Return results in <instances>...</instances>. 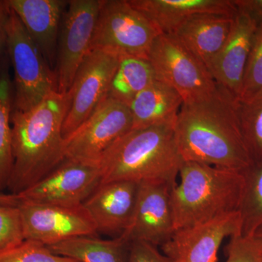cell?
<instances>
[{"instance_id":"1","label":"cell","mask_w":262,"mask_h":262,"mask_svg":"<svg viewBox=\"0 0 262 262\" xmlns=\"http://www.w3.org/2000/svg\"><path fill=\"white\" fill-rule=\"evenodd\" d=\"M237 105V98L219 84L208 97L183 103L176 120L175 134L184 161L241 173L252 166Z\"/></svg>"},{"instance_id":"2","label":"cell","mask_w":262,"mask_h":262,"mask_svg":"<svg viewBox=\"0 0 262 262\" xmlns=\"http://www.w3.org/2000/svg\"><path fill=\"white\" fill-rule=\"evenodd\" d=\"M67 110V95L58 91L29 111L13 110L10 194L17 195L34 185L66 159L63 125Z\"/></svg>"},{"instance_id":"3","label":"cell","mask_w":262,"mask_h":262,"mask_svg":"<svg viewBox=\"0 0 262 262\" xmlns=\"http://www.w3.org/2000/svg\"><path fill=\"white\" fill-rule=\"evenodd\" d=\"M175 122L131 129L119 138L98 162L101 183H177L184 160L179 151Z\"/></svg>"},{"instance_id":"4","label":"cell","mask_w":262,"mask_h":262,"mask_svg":"<svg viewBox=\"0 0 262 262\" xmlns=\"http://www.w3.org/2000/svg\"><path fill=\"white\" fill-rule=\"evenodd\" d=\"M179 175L181 182L171 192L176 230L239 211L244 173L184 161Z\"/></svg>"},{"instance_id":"5","label":"cell","mask_w":262,"mask_h":262,"mask_svg":"<svg viewBox=\"0 0 262 262\" xmlns=\"http://www.w3.org/2000/svg\"><path fill=\"white\" fill-rule=\"evenodd\" d=\"M6 47L14 72L13 110L29 111L58 91L56 72L10 8Z\"/></svg>"},{"instance_id":"6","label":"cell","mask_w":262,"mask_h":262,"mask_svg":"<svg viewBox=\"0 0 262 262\" xmlns=\"http://www.w3.org/2000/svg\"><path fill=\"white\" fill-rule=\"evenodd\" d=\"M156 27L128 0H103L91 50L108 52L120 58L147 59L155 39Z\"/></svg>"},{"instance_id":"7","label":"cell","mask_w":262,"mask_h":262,"mask_svg":"<svg viewBox=\"0 0 262 262\" xmlns=\"http://www.w3.org/2000/svg\"><path fill=\"white\" fill-rule=\"evenodd\" d=\"M148 60L156 80L175 89L184 103L211 96L217 83L206 66L173 34H160L150 50Z\"/></svg>"},{"instance_id":"8","label":"cell","mask_w":262,"mask_h":262,"mask_svg":"<svg viewBox=\"0 0 262 262\" xmlns=\"http://www.w3.org/2000/svg\"><path fill=\"white\" fill-rule=\"evenodd\" d=\"M132 127L128 106L108 94L80 126L65 138V158L98 163L103 153Z\"/></svg>"},{"instance_id":"9","label":"cell","mask_w":262,"mask_h":262,"mask_svg":"<svg viewBox=\"0 0 262 262\" xmlns=\"http://www.w3.org/2000/svg\"><path fill=\"white\" fill-rule=\"evenodd\" d=\"M120 59L101 50L92 49L77 71L67 91V110L63 125V138L74 132L108 94Z\"/></svg>"},{"instance_id":"10","label":"cell","mask_w":262,"mask_h":262,"mask_svg":"<svg viewBox=\"0 0 262 262\" xmlns=\"http://www.w3.org/2000/svg\"><path fill=\"white\" fill-rule=\"evenodd\" d=\"M101 180L98 163L66 158L51 173L16 196L19 203L81 206Z\"/></svg>"},{"instance_id":"11","label":"cell","mask_w":262,"mask_h":262,"mask_svg":"<svg viewBox=\"0 0 262 262\" xmlns=\"http://www.w3.org/2000/svg\"><path fill=\"white\" fill-rule=\"evenodd\" d=\"M103 0H71L61 25L56 56L58 92L67 94L77 71L91 51Z\"/></svg>"},{"instance_id":"12","label":"cell","mask_w":262,"mask_h":262,"mask_svg":"<svg viewBox=\"0 0 262 262\" xmlns=\"http://www.w3.org/2000/svg\"><path fill=\"white\" fill-rule=\"evenodd\" d=\"M25 241L46 246L80 236H98L94 221L82 205L77 206L20 203Z\"/></svg>"},{"instance_id":"13","label":"cell","mask_w":262,"mask_h":262,"mask_svg":"<svg viewBox=\"0 0 262 262\" xmlns=\"http://www.w3.org/2000/svg\"><path fill=\"white\" fill-rule=\"evenodd\" d=\"M175 184H139L134 214L120 236L127 242L140 241L157 246L166 243L175 232L171 192Z\"/></svg>"},{"instance_id":"14","label":"cell","mask_w":262,"mask_h":262,"mask_svg":"<svg viewBox=\"0 0 262 262\" xmlns=\"http://www.w3.org/2000/svg\"><path fill=\"white\" fill-rule=\"evenodd\" d=\"M239 211L199 225L177 229L162 245L172 262H217L224 239L241 234Z\"/></svg>"},{"instance_id":"15","label":"cell","mask_w":262,"mask_h":262,"mask_svg":"<svg viewBox=\"0 0 262 262\" xmlns=\"http://www.w3.org/2000/svg\"><path fill=\"white\" fill-rule=\"evenodd\" d=\"M258 24L244 12L237 11L223 47L208 71L217 84L238 99L246 63Z\"/></svg>"},{"instance_id":"16","label":"cell","mask_w":262,"mask_h":262,"mask_svg":"<svg viewBox=\"0 0 262 262\" xmlns=\"http://www.w3.org/2000/svg\"><path fill=\"white\" fill-rule=\"evenodd\" d=\"M139 184L130 181L101 183L82 203L98 232L120 233L130 224Z\"/></svg>"},{"instance_id":"17","label":"cell","mask_w":262,"mask_h":262,"mask_svg":"<svg viewBox=\"0 0 262 262\" xmlns=\"http://www.w3.org/2000/svg\"><path fill=\"white\" fill-rule=\"evenodd\" d=\"M50 66L56 59L58 29L68 2L61 0H6Z\"/></svg>"},{"instance_id":"18","label":"cell","mask_w":262,"mask_h":262,"mask_svg":"<svg viewBox=\"0 0 262 262\" xmlns=\"http://www.w3.org/2000/svg\"><path fill=\"white\" fill-rule=\"evenodd\" d=\"M160 34H173L188 19L205 14L236 15L229 0H128Z\"/></svg>"},{"instance_id":"19","label":"cell","mask_w":262,"mask_h":262,"mask_svg":"<svg viewBox=\"0 0 262 262\" xmlns=\"http://www.w3.org/2000/svg\"><path fill=\"white\" fill-rule=\"evenodd\" d=\"M236 15H196L181 24L173 34L208 70L228 38Z\"/></svg>"},{"instance_id":"20","label":"cell","mask_w":262,"mask_h":262,"mask_svg":"<svg viewBox=\"0 0 262 262\" xmlns=\"http://www.w3.org/2000/svg\"><path fill=\"white\" fill-rule=\"evenodd\" d=\"M184 103L179 93L171 86L156 80L130 103L132 129L174 122Z\"/></svg>"},{"instance_id":"21","label":"cell","mask_w":262,"mask_h":262,"mask_svg":"<svg viewBox=\"0 0 262 262\" xmlns=\"http://www.w3.org/2000/svg\"><path fill=\"white\" fill-rule=\"evenodd\" d=\"M130 243L121 236L113 239L97 236H80L50 245L48 248L59 256L78 262H127Z\"/></svg>"},{"instance_id":"22","label":"cell","mask_w":262,"mask_h":262,"mask_svg":"<svg viewBox=\"0 0 262 262\" xmlns=\"http://www.w3.org/2000/svg\"><path fill=\"white\" fill-rule=\"evenodd\" d=\"M156 80L149 60L127 57L120 59L108 95L129 106L141 92Z\"/></svg>"},{"instance_id":"23","label":"cell","mask_w":262,"mask_h":262,"mask_svg":"<svg viewBox=\"0 0 262 262\" xmlns=\"http://www.w3.org/2000/svg\"><path fill=\"white\" fill-rule=\"evenodd\" d=\"M13 108L11 80L8 68L4 66L0 70V193L8 189L14 164L11 127Z\"/></svg>"},{"instance_id":"24","label":"cell","mask_w":262,"mask_h":262,"mask_svg":"<svg viewBox=\"0 0 262 262\" xmlns=\"http://www.w3.org/2000/svg\"><path fill=\"white\" fill-rule=\"evenodd\" d=\"M245 186L239 208L241 234L253 237L262 226V161L245 172Z\"/></svg>"},{"instance_id":"25","label":"cell","mask_w":262,"mask_h":262,"mask_svg":"<svg viewBox=\"0 0 262 262\" xmlns=\"http://www.w3.org/2000/svg\"><path fill=\"white\" fill-rule=\"evenodd\" d=\"M241 132L253 163L262 161V96L249 101L237 100Z\"/></svg>"},{"instance_id":"26","label":"cell","mask_w":262,"mask_h":262,"mask_svg":"<svg viewBox=\"0 0 262 262\" xmlns=\"http://www.w3.org/2000/svg\"><path fill=\"white\" fill-rule=\"evenodd\" d=\"M262 96V23L258 24L245 70L238 101H249Z\"/></svg>"},{"instance_id":"27","label":"cell","mask_w":262,"mask_h":262,"mask_svg":"<svg viewBox=\"0 0 262 262\" xmlns=\"http://www.w3.org/2000/svg\"><path fill=\"white\" fill-rule=\"evenodd\" d=\"M0 262H78L52 252L46 245L25 241L16 247L0 253Z\"/></svg>"},{"instance_id":"28","label":"cell","mask_w":262,"mask_h":262,"mask_svg":"<svg viewBox=\"0 0 262 262\" xmlns=\"http://www.w3.org/2000/svg\"><path fill=\"white\" fill-rule=\"evenodd\" d=\"M25 241L20 208L0 204V253Z\"/></svg>"},{"instance_id":"29","label":"cell","mask_w":262,"mask_h":262,"mask_svg":"<svg viewBox=\"0 0 262 262\" xmlns=\"http://www.w3.org/2000/svg\"><path fill=\"white\" fill-rule=\"evenodd\" d=\"M226 262H262V249L253 237L241 234L231 237L226 247Z\"/></svg>"},{"instance_id":"30","label":"cell","mask_w":262,"mask_h":262,"mask_svg":"<svg viewBox=\"0 0 262 262\" xmlns=\"http://www.w3.org/2000/svg\"><path fill=\"white\" fill-rule=\"evenodd\" d=\"M127 262H172L157 249L154 245L144 241L130 242Z\"/></svg>"},{"instance_id":"31","label":"cell","mask_w":262,"mask_h":262,"mask_svg":"<svg viewBox=\"0 0 262 262\" xmlns=\"http://www.w3.org/2000/svg\"><path fill=\"white\" fill-rule=\"evenodd\" d=\"M237 11L244 12L258 24L262 23V0H233Z\"/></svg>"},{"instance_id":"32","label":"cell","mask_w":262,"mask_h":262,"mask_svg":"<svg viewBox=\"0 0 262 262\" xmlns=\"http://www.w3.org/2000/svg\"><path fill=\"white\" fill-rule=\"evenodd\" d=\"M10 14V8L7 4L6 0H0V54L3 48L6 46L7 23Z\"/></svg>"},{"instance_id":"33","label":"cell","mask_w":262,"mask_h":262,"mask_svg":"<svg viewBox=\"0 0 262 262\" xmlns=\"http://www.w3.org/2000/svg\"><path fill=\"white\" fill-rule=\"evenodd\" d=\"M18 198L15 194L0 193V204L6 206H18L19 205Z\"/></svg>"},{"instance_id":"34","label":"cell","mask_w":262,"mask_h":262,"mask_svg":"<svg viewBox=\"0 0 262 262\" xmlns=\"http://www.w3.org/2000/svg\"><path fill=\"white\" fill-rule=\"evenodd\" d=\"M253 238L256 239V242L259 245L262 249V226L259 229L255 232L253 236Z\"/></svg>"}]
</instances>
